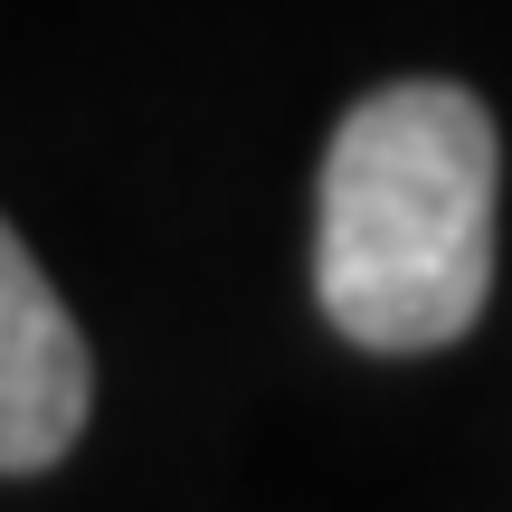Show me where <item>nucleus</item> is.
<instances>
[{"mask_svg":"<svg viewBox=\"0 0 512 512\" xmlns=\"http://www.w3.org/2000/svg\"><path fill=\"white\" fill-rule=\"evenodd\" d=\"M95 399L86 342H76L57 285L38 275V256L19 247V228L0 219V475H38L76 446Z\"/></svg>","mask_w":512,"mask_h":512,"instance_id":"obj_2","label":"nucleus"},{"mask_svg":"<svg viewBox=\"0 0 512 512\" xmlns=\"http://www.w3.org/2000/svg\"><path fill=\"white\" fill-rule=\"evenodd\" d=\"M503 143L465 86L408 76L342 114L323 152L313 294L361 351H437L484 313L494 285Z\"/></svg>","mask_w":512,"mask_h":512,"instance_id":"obj_1","label":"nucleus"}]
</instances>
